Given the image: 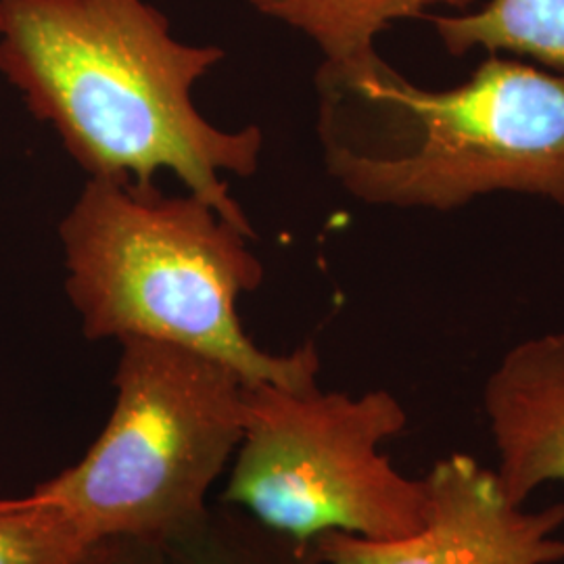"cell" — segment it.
<instances>
[{"mask_svg":"<svg viewBox=\"0 0 564 564\" xmlns=\"http://www.w3.org/2000/svg\"><path fill=\"white\" fill-rule=\"evenodd\" d=\"M433 25L452 55H514L564 80V0H484L463 13L433 18Z\"/></svg>","mask_w":564,"mask_h":564,"instance_id":"ba28073f","label":"cell"},{"mask_svg":"<svg viewBox=\"0 0 564 564\" xmlns=\"http://www.w3.org/2000/svg\"><path fill=\"white\" fill-rule=\"evenodd\" d=\"M65 291L86 339L178 345L239 372L247 383L316 387L314 343L293 354L260 349L237 300L263 282L241 228L197 195L165 197L153 184L88 178L61 220Z\"/></svg>","mask_w":564,"mask_h":564,"instance_id":"3957f363","label":"cell"},{"mask_svg":"<svg viewBox=\"0 0 564 564\" xmlns=\"http://www.w3.org/2000/svg\"><path fill=\"white\" fill-rule=\"evenodd\" d=\"M423 527L398 540L339 531L310 544L328 564H561L564 502L538 510L508 498L496 470L449 454L423 477Z\"/></svg>","mask_w":564,"mask_h":564,"instance_id":"8992f818","label":"cell"},{"mask_svg":"<svg viewBox=\"0 0 564 564\" xmlns=\"http://www.w3.org/2000/svg\"><path fill=\"white\" fill-rule=\"evenodd\" d=\"M324 165L368 205L452 212L494 193L564 207V80L489 55L449 88L408 80L377 53L316 72Z\"/></svg>","mask_w":564,"mask_h":564,"instance_id":"7a4b0ae2","label":"cell"},{"mask_svg":"<svg viewBox=\"0 0 564 564\" xmlns=\"http://www.w3.org/2000/svg\"><path fill=\"white\" fill-rule=\"evenodd\" d=\"M484 410L512 502L564 484V330L510 347L485 381Z\"/></svg>","mask_w":564,"mask_h":564,"instance_id":"52a82bcc","label":"cell"},{"mask_svg":"<svg viewBox=\"0 0 564 564\" xmlns=\"http://www.w3.org/2000/svg\"><path fill=\"white\" fill-rule=\"evenodd\" d=\"M167 564H328L300 542L232 506H209L197 523L163 544Z\"/></svg>","mask_w":564,"mask_h":564,"instance_id":"30bf717a","label":"cell"},{"mask_svg":"<svg viewBox=\"0 0 564 564\" xmlns=\"http://www.w3.org/2000/svg\"><path fill=\"white\" fill-rule=\"evenodd\" d=\"M223 59L218 46L176 41L144 0H0V74L88 178L153 184L172 172L256 239L223 174L258 172L262 130H223L193 102Z\"/></svg>","mask_w":564,"mask_h":564,"instance_id":"6da1fadb","label":"cell"},{"mask_svg":"<svg viewBox=\"0 0 564 564\" xmlns=\"http://www.w3.org/2000/svg\"><path fill=\"white\" fill-rule=\"evenodd\" d=\"M80 564H167L162 544L113 538L102 540L90 547Z\"/></svg>","mask_w":564,"mask_h":564,"instance_id":"7c38bea8","label":"cell"},{"mask_svg":"<svg viewBox=\"0 0 564 564\" xmlns=\"http://www.w3.org/2000/svg\"><path fill=\"white\" fill-rule=\"evenodd\" d=\"M93 545L55 510L0 498V564H80Z\"/></svg>","mask_w":564,"mask_h":564,"instance_id":"8fae6325","label":"cell"},{"mask_svg":"<svg viewBox=\"0 0 564 564\" xmlns=\"http://www.w3.org/2000/svg\"><path fill=\"white\" fill-rule=\"evenodd\" d=\"M405 424V408L384 389L354 398L318 384L247 383L223 502L300 542L330 531L405 538L423 527V477H405L381 452Z\"/></svg>","mask_w":564,"mask_h":564,"instance_id":"5b68a950","label":"cell"},{"mask_svg":"<svg viewBox=\"0 0 564 564\" xmlns=\"http://www.w3.org/2000/svg\"><path fill=\"white\" fill-rule=\"evenodd\" d=\"M272 20L303 32L323 61L356 59L377 51L375 41L395 21L421 18L433 7L458 13L477 0H247Z\"/></svg>","mask_w":564,"mask_h":564,"instance_id":"9c48e42d","label":"cell"},{"mask_svg":"<svg viewBox=\"0 0 564 564\" xmlns=\"http://www.w3.org/2000/svg\"><path fill=\"white\" fill-rule=\"evenodd\" d=\"M116 403L86 456L41 484L32 505L84 540L165 544L207 512L209 487L245 431L247 381L226 364L170 343L123 339Z\"/></svg>","mask_w":564,"mask_h":564,"instance_id":"277c9868","label":"cell"}]
</instances>
